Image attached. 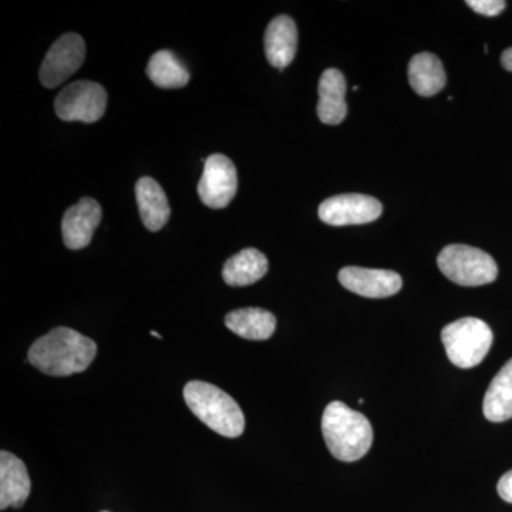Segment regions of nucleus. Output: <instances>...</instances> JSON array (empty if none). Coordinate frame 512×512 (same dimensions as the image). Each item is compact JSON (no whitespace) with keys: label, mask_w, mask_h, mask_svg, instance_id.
<instances>
[{"label":"nucleus","mask_w":512,"mask_h":512,"mask_svg":"<svg viewBox=\"0 0 512 512\" xmlns=\"http://www.w3.org/2000/svg\"><path fill=\"white\" fill-rule=\"evenodd\" d=\"M97 355L92 339L70 328L50 330L29 349V362L45 375L66 377L82 373Z\"/></svg>","instance_id":"f257e3e1"},{"label":"nucleus","mask_w":512,"mask_h":512,"mask_svg":"<svg viewBox=\"0 0 512 512\" xmlns=\"http://www.w3.org/2000/svg\"><path fill=\"white\" fill-rule=\"evenodd\" d=\"M322 433L330 453L340 461L353 463L365 457L373 444V429L365 414L342 402L326 406Z\"/></svg>","instance_id":"f03ea898"},{"label":"nucleus","mask_w":512,"mask_h":512,"mask_svg":"<svg viewBox=\"0 0 512 512\" xmlns=\"http://www.w3.org/2000/svg\"><path fill=\"white\" fill-rule=\"evenodd\" d=\"M184 399L192 413L215 433L237 439L245 430L241 407L229 394L211 383L192 380L184 387Z\"/></svg>","instance_id":"7ed1b4c3"},{"label":"nucleus","mask_w":512,"mask_h":512,"mask_svg":"<svg viewBox=\"0 0 512 512\" xmlns=\"http://www.w3.org/2000/svg\"><path fill=\"white\" fill-rule=\"evenodd\" d=\"M493 330L477 318H463L450 323L441 332V342L450 362L460 369L480 365L493 345Z\"/></svg>","instance_id":"20e7f679"},{"label":"nucleus","mask_w":512,"mask_h":512,"mask_svg":"<svg viewBox=\"0 0 512 512\" xmlns=\"http://www.w3.org/2000/svg\"><path fill=\"white\" fill-rule=\"evenodd\" d=\"M446 278L461 286H481L497 279L498 266L493 256L468 245H447L437 258Z\"/></svg>","instance_id":"39448f33"},{"label":"nucleus","mask_w":512,"mask_h":512,"mask_svg":"<svg viewBox=\"0 0 512 512\" xmlns=\"http://www.w3.org/2000/svg\"><path fill=\"white\" fill-rule=\"evenodd\" d=\"M107 109V92L99 83L80 80L57 94L55 110L63 121L96 123Z\"/></svg>","instance_id":"423d86ee"},{"label":"nucleus","mask_w":512,"mask_h":512,"mask_svg":"<svg viewBox=\"0 0 512 512\" xmlns=\"http://www.w3.org/2000/svg\"><path fill=\"white\" fill-rule=\"evenodd\" d=\"M86 59V43L77 33H66L56 40L40 67L39 79L47 89H55L73 76Z\"/></svg>","instance_id":"0eeeda50"},{"label":"nucleus","mask_w":512,"mask_h":512,"mask_svg":"<svg viewBox=\"0 0 512 512\" xmlns=\"http://www.w3.org/2000/svg\"><path fill=\"white\" fill-rule=\"evenodd\" d=\"M237 188V168L228 157L212 154L205 160L198 195L207 207L212 210L228 207L237 194Z\"/></svg>","instance_id":"6e6552de"},{"label":"nucleus","mask_w":512,"mask_h":512,"mask_svg":"<svg viewBox=\"0 0 512 512\" xmlns=\"http://www.w3.org/2000/svg\"><path fill=\"white\" fill-rule=\"evenodd\" d=\"M382 202L363 194H343L320 204L319 218L333 227L362 225L376 221L382 215Z\"/></svg>","instance_id":"1a4fd4ad"},{"label":"nucleus","mask_w":512,"mask_h":512,"mask_svg":"<svg viewBox=\"0 0 512 512\" xmlns=\"http://www.w3.org/2000/svg\"><path fill=\"white\" fill-rule=\"evenodd\" d=\"M339 282L348 291L363 298L382 299L396 295L402 289V276L387 269L346 266L340 269Z\"/></svg>","instance_id":"9d476101"},{"label":"nucleus","mask_w":512,"mask_h":512,"mask_svg":"<svg viewBox=\"0 0 512 512\" xmlns=\"http://www.w3.org/2000/svg\"><path fill=\"white\" fill-rule=\"evenodd\" d=\"M101 221V207L93 198H82L64 214L63 241L69 249H83L92 242L94 231Z\"/></svg>","instance_id":"9b49d317"},{"label":"nucleus","mask_w":512,"mask_h":512,"mask_svg":"<svg viewBox=\"0 0 512 512\" xmlns=\"http://www.w3.org/2000/svg\"><path fill=\"white\" fill-rule=\"evenodd\" d=\"M32 483L28 468L9 451L0 453V510L20 508L28 500Z\"/></svg>","instance_id":"f8f14e48"},{"label":"nucleus","mask_w":512,"mask_h":512,"mask_svg":"<svg viewBox=\"0 0 512 512\" xmlns=\"http://www.w3.org/2000/svg\"><path fill=\"white\" fill-rule=\"evenodd\" d=\"M346 79L338 69H328L319 80L318 117L323 124L336 126L348 116Z\"/></svg>","instance_id":"ddd939ff"},{"label":"nucleus","mask_w":512,"mask_h":512,"mask_svg":"<svg viewBox=\"0 0 512 512\" xmlns=\"http://www.w3.org/2000/svg\"><path fill=\"white\" fill-rule=\"evenodd\" d=\"M298 49V29L289 16H278L265 32V55L276 69L284 70L295 59Z\"/></svg>","instance_id":"4468645a"},{"label":"nucleus","mask_w":512,"mask_h":512,"mask_svg":"<svg viewBox=\"0 0 512 512\" xmlns=\"http://www.w3.org/2000/svg\"><path fill=\"white\" fill-rule=\"evenodd\" d=\"M138 210L148 231H160L170 220V204L161 185L150 177H143L136 184Z\"/></svg>","instance_id":"2eb2a0df"},{"label":"nucleus","mask_w":512,"mask_h":512,"mask_svg":"<svg viewBox=\"0 0 512 512\" xmlns=\"http://www.w3.org/2000/svg\"><path fill=\"white\" fill-rule=\"evenodd\" d=\"M269 262L261 251L247 248L231 256L222 268V278L229 286H248L264 278Z\"/></svg>","instance_id":"dca6fc26"},{"label":"nucleus","mask_w":512,"mask_h":512,"mask_svg":"<svg viewBox=\"0 0 512 512\" xmlns=\"http://www.w3.org/2000/svg\"><path fill=\"white\" fill-rule=\"evenodd\" d=\"M446 80L443 63L433 53H419L410 60L409 82L419 96H436L446 86Z\"/></svg>","instance_id":"f3484780"},{"label":"nucleus","mask_w":512,"mask_h":512,"mask_svg":"<svg viewBox=\"0 0 512 512\" xmlns=\"http://www.w3.org/2000/svg\"><path fill=\"white\" fill-rule=\"evenodd\" d=\"M227 328L248 340H268L274 335L276 319L271 312L261 308H244L229 312L225 318Z\"/></svg>","instance_id":"a211bd4d"},{"label":"nucleus","mask_w":512,"mask_h":512,"mask_svg":"<svg viewBox=\"0 0 512 512\" xmlns=\"http://www.w3.org/2000/svg\"><path fill=\"white\" fill-rule=\"evenodd\" d=\"M483 412L485 419L493 423L512 419V359L505 363L485 392Z\"/></svg>","instance_id":"6ab92c4d"},{"label":"nucleus","mask_w":512,"mask_h":512,"mask_svg":"<svg viewBox=\"0 0 512 512\" xmlns=\"http://www.w3.org/2000/svg\"><path fill=\"white\" fill-rule=\"evenodd\" d=\"M147 76L161 89H180L190 82V72L170 50H160L151 56Z\"/></svg>","instance_id":"aec40b11"},{"label":"nucleus","mask_w":512,"mask_h":512,"mask_svg":"<svg viewBox=\"0 0 512 512\" xmlns=\"http://www.w3.org/2000/svg\"><path fill=\"white\" fill-rule=\"evenodd\" d=\"M466 3L478 15L487 16V18L500 15L507 6L504 0H468Z\"/></svg>","instance_id":"412c9836"},{"label":"nucleus","mask_w":512,"mask_h":512,"mask_svg":"<svg viewBox=\"0 0 512 512\" xmlns=\"http://www.w3.org/2000/svg\"><path fill=\"white\" fill-rule=\"evenodd\" d=\"M498 494L507 503L512 504V470L500 478L497 485Z\"/></svg>","instance_id":"4be33fe9"},{"label":"nucleus","mask_w":512,"mask_h":512,"mask_svg":"<svg viewBox=\"0 0 512 512\" xmlns=\"http://www.w3.org/2000/svg\"><path fill=\"white\" fill-rule=\"evenodd\" d=\"M501 64H503L505 70L512 72V47L505 50L503 56H501Z\"/></svg>","instance_id":"5701e85b"},{"label":"nucleus","mask_w":512,"mask_h":512,"mask_svg":"<svg viewBox=\"0 0 512 512\" xmlns=\"http://www.w3.org/2000/svg\"><path fill=\"white\" fill-rule=\"evenodd\" d=\"M151 335L156 336L157 339H163V338H161L160 333L154 332V330H153V332H151Z\"/></svg>","instance_id":"b1692460"},{"label":"nucleus","mask_w":512,"mask_h":512,"mask_svg":"<svg viewBox=\"0 0 512 512\" xmlns=\"http://www.w3.org/2000/svg\"><path fill=\"white\" fill-rule=\"evenodd\" d=\"M101 512H109V511H101Z\"/></svg>","instance_id":"393cba45"}]
</instances>
